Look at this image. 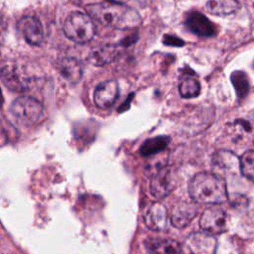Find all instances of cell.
<instances>
[{
    "mask_svg": "<svg viewBox=\"0 0 254 254\" xmlns=\"http://www.w3.org/2000/svg\"><path fill=\"white\" fill-rule=\"evenodd\" d=\"M0 78L6 87L16 92L28 90L33 81L23 67L12 63H8L0 68Z\"/></svg>",
    "mask_w": 254,
    "mask_h": 254,
    "instance_id": "obj_5",
    "label": "cell"
},
{
    "mask_svg": "<svg viewBox=\"0 0 254 254\" xmlns=\"http://www.w3.org/2000/svg\"><path fill=\"white\" fill-rule=\"evenodd\" d=\"M182 246V254H215L217 241L205 231H196L186 237Z\"/></svg>",
    "mask_w": 254,
    "mask_h": 254,
    "instance_id": "obj_6",
    "label": "cell"
},
{
    "mask_svg": "<svg viewBox=\"0 0 254 254\" xmlns=\"http://www.w3.org/2000/svg\"><path fill=\"white\" fill-rule=\"evenodd\" d=\"M230 80L237 97L240 99L246 97L250 89V82L247 73L243 70H234L230 75Z\"/></svg>",
    "mask_w": 254,
    "mask_h": 254,
    "instance_id": "obj_19",
    "label": "cell"
},
{
    "mask_svg": "<svg viewBox=\"0 0 254 254\" xmlns=\"http://www.w3.org/2000/svg\"><path fill=\"white\" fill-rule=\"evenodd\" d=\"M205 8L211 15L225 17L239 9L237 0H207Z\"/></svg>",
    "mask_w": 254,
    "mask_h": 254,
    "instance_id": "obj_17",
    "label": "cell"
},
{
    "mask_svg": "<svg viewBox=\"0 0 254 254\" xmlns=\"http://www.w3.org/2000/svg\"><path fill=\"white\" fill-rule=\"evenodd\" d=\"M197 213V208L192 203L187 201H179L171 209L170 220L173 226L184 228L190 223Z\"/></svg>",
    "mask_w": 254,
    "mask_h": 254,
    "instance_id": "obj_14",
    "label": "cell"
},
{
    "mask_svg": "<svg viewBox=\"0 0 254 254\" xmlns=\"http://www.w3.org/2000/svg\"><path fill=\"white\" fill-rule=\"evenodd\" d=\"M145 224L148 228L156 231L166 230L169 224V214L166 206L159 201L151 203L145 214Z\"/></svg>",
    "mask_w": 254,
    "mask_h": 254,
    "instance_id": "obj_11",
    "label": "cell"
},
{
    "mask_svg": "<svg viewBox=\"0 0 254 254\" xmlns=\"http://www.w3.org/2000/svg\"><path fill=\"white\" fill-rule=\"evenodd\" d=\"M124 48L121 44H106L93 48L89 55L88 61L93 65L102 66L112 63L121 54V49Z\"/></svg>",
    "mask_w": 254,
    "mask_h": 254,
    "instance_id": "obj_12",
    "label": "cell"
},
{
    "mask_svg": "<svg viewBox=\"0 0 254 254\" xmlns=\"http://www.w3.org/2000/svg\"><path fill=\"white\" fill-rule=\"evenodd\" d=\"M171 141L169 136L160 135L156 137L149 138L144 141V143L140 147V154L143 157H149L155 155L167 148Z\"/></svg>",
    "mask_w": 254,
    "mask_h": 254,
    "instance_id": "obj_18",
    "label": "cell"
},
{
    "mask_svg": "<svg viewBox=\"0 0 254 254\" xmlns=\"http://www.w3.org/2000/svg\"><path fill=\"white\" fill-rule=\"evenodd\" d=\"M18 27L23 34L25 40L33 46H39L44 40V29L41 22L32 16L23 17Z\"/></svg>",
    "mask_w": 254,
    "mask_h": 254,
    "instance_id": "obj_13",
    "label": "cell"
},
{
    "mask_svg": "<svg viewBox=\"0 0 254 254\" xmlns=\"http://www.w3.org/2000/svg\"><path fill=\"white\" fill-rule=\"evenodd\" d=\"M179 92L183 98H194L200 93V83L194 77H186L179 84Z\"/></svg>",
    "mask_w": 254,
    "mask_h": 254,
    "instance_id": "obj_20",
    "label": "cell"
},
{
    "mask_svg": "<svg viewBox=\"0 0 254 254\" xmlns=\"http://www.w3.org/2000/svg\"><path fill=\"white\" fill-rule=\"evenodd\" d=\"M64 35L76 44H85L93 39L96 33L92 19L85 13H70L63 25Z\"/></svg>",
    "mask_w": 254,
    "mask_h": 254,
    "instance_id": "obj_3",
    "label": "cell"
},
{
    "mask_svg": "<svg viewBox=\"0 0 254 254\" xmlns=\"http://www.w3.org/2000/svg\"><path fill=\"white\" fill-rule=\"evenodd\" d=\"M239 170L249 181L254 182V151L248 150L239 158Z\"/></svg>",
    "mask_w": 254,
    "mask_h": 254,
    "instance_id": "obj_22",
    "label": "cell"
},
{
    "mask_svg": "<svg viewBox=\"0 0 254 254\" xmlns=\"http://www.w3.org/2000/svg\"><path fill=\"white\" fill-rule=\"evenodd\" d=\"M187 28L199 37H212L217 33V27L202 13L198 11L189 12L186 16Z\"/></svg>",
    "mask_w": 254,
    "mask_h": 254,
    "instance_id": "obj_9",
    "label": "cell"
},
{
    "mask_svg": "<svg viewBox=\"0 0 254 254\" xmlns=\"http://www.w3.org/2000/svg\"><path fill=\"white\" fill-rule=\"evenodd\" d=\"M213 164L220 169H234L239 166V160L232 152L221 150L214 154Z\"/></svg>",
    "mask_w": 254,
    "mask_h": 254,
    "instance_id": "obj_21",
    "label": "cell"
},
{
    "mask_svg": "<svg viewBox=\"0 0 254 254\" xmlns=\"http://www.w3.org/2000/svg\"><path fill=\"white\" fill-rule=\"evenodd\" d=\"M58 69L63 77L70 83H76L82 76V64L73 58H64L58 63Z\"/></svg>",
    "mask_w": 254,
    "mask_h": 254,
    "instance_id": "obj_16",
    "label": "cell"
},
{
    "mask_svg": "<svg viewBox=\"0 0 254 254\" xmlns=\"http://www.w3.org/2000/svg\"><path fill=\"white\" fill-rule=\"evenodd\" d=\"M199 226L210 234H219L227 228V217L223 209L217 206L206 208L200 217Z\"/></svg>",
    "mask_w": 254,
    "mask_h": 254,
    "instance_id": "obj_8",
    "label": "cell"
},
{
    "mask_svg": "<svg viewBox=\"0 0 254 254\" xmlns=\"http://www.w3.org/2000/svg\"><path fill=\"white\" fill-rule=\"evenodd\" d=\"M119 86L116 80L109 79L99 83L93 92L94 104L100 109H108L117 100Z\"/></svg>",
    "mask_w": 254,
    "mask_h": 254,
    "instance_id": "obj_10",
    "label": "cell"
},
{
    "mask_svg": "<svg viewBox=\"0 0 254 254\" xmlns=\"http://www.w3.org/2000/svg\"><path fill=\"white\" fill-rule=\"evenodd\" d=\"M10 113L20 124L29 126L38 123L44 114L43 104L31 96H20L10 106Z\"/></svg>",
    "mask_w": 254,
    "mask_h": 254,
    "instance_id": "obj_4",
    "label": "cell"
},
{
    "mask_svg": "<svg viewBox=\"0 0 254 254\" xmlns=\"http://www.w3.org/2000/svg\"><path fill=\"white\" fill-rule=\"evenodd\" d=\"M189 193L197 203L218 204L227 200V190L224 179L215 173L201 172L196 174L189 185Z\"/></svg>",
    "mask_w": 254,
    "mask_h": 254,
    "instance_id": "obj_2",
    "label": "cell"
},
{
    "mask_svg": "<svg viewBox=\"0 0 254 254\" xmlns=\"http://www.w3.org/2000/svg\"><path fill=\"white\" fill-rule=\"evenodd\" d=\"M87 15L99 24L119 30L137 28L142 23L140 14L132 7L117 1H103L86 6Z\"/></svg>",
    "mask_w": 254,
    "mask_h": 254,
    "instance_id": "obj_1",
    "label": "cell"
},
{
    "mask_svg": "<svg viewBox=\"0 0 254 254\" xmlns=\"http://www.w3.org/2000/svg\"><path fill=\"white\" fill-rule=\"evenodd\" d=\"M6 28H7V25H6V22L4 20V18L2 16H0V46L4 40V37H5V33H6Z\"/></svg>",
    "mask_w": 254,
    "mask_h": 254,
    "instance_id": "obj_24",
    "label": "cell"
},
{
    "mask_svg": "<svg viewBox=\"0 0 254 254\" xmlns=\"http://www.w3.org/2000/svg\"><path fill=\"white\" fill-rule=\"evenodd\" d=\"M0 254H2V253H0Z\"/></svg>",
    "mask_w": 254,
    "mask_h": 254,
    "instance_id": "obj_25",
    "label": "cell"
},
{
    "mask_svg": "<svg viewBox=\"0 0 254 254\" xmlns=\"http://www.w3.org/2000/svg\"><path fill=\"white\" fill-rule=\"evenodd\" d=\"M163 43L167 46H173V47H183L185 45V42L176 37L175 35H165L163 39Z\"/></svg>",
    "mask_w": 254,
    "mask_h": 254,
    "instance_id": "obj_23",
    "label": "cell"
},
{
    "mask_svg": "<svg viewBox=\"0 0 254 254\" xmlns=\"http://www.w3.org/2000/svg\"><path fill=\"white\" fill-rule=\"evenodd\" d=\"M177 180L172 170L168 167H160L152 175L150 191L158 199L166 197L176 187Z\"/></svg>",
    "mask_w": 254,
    "mask_h": 254,
    "instance_id": "obj_7",
    "label": "cell"
},
{
    "mask_svg": "<svg viewBox=\"0 0 254 254\" xmlns=\"http://www.w3.org/2000/svg\"><path fill=\"white\" fill-rule=\"evenodd\" d=\"M145 245L153 254H182V246L171 238H148L145 240Z\"/></svg>",
    "mask_w": 254,
    "mask_h": 254,
    "instance_id": "obj_15",
    "label": "cell"
}]
</instances>
